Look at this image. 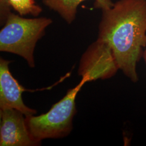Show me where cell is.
I'll return each mask as SVG.
<instances>
[{
	"instance_id": "5",
	"label": "cell",
	"mask_w": 146,
	"mask_h": 146,
	"mask_svg": "<svg viewBox=\"0 0 146 146\" xmlns=\"http://www.w3.org/2000/svg\"><path fill=\"white\" fill-rule=\"evenodd\" d=\"M0 146H37L29 134L26 116L15 109L0 110Z\"/></svg>"
},
{
	"instance_id": "3",
	"label": "cell",
	"mask_w": 146,
	"mask_h": 146,
	"mask_svg": "<svg viewBox=\"0 0 146 146\" xmlns=\"http://www.w3.org/2000/svg\"><path fill=\"white\" fill-rule=\"evenodd\" d=\"M86 83L82 78L75 87L69 89L62 99L53 104L46 113L26 116L27 128L34 141L41 143L44 139H61L71 133L73 118L77 113L76 96Z\"/></svg>"
},
{
	"instance_id": "7",
	"label": "cell",
	"mask_w": 146,
	"mask_h": 146,
	"mask_svg": "<svg viewBox=\"0 0 146 146\" xmlns=\"http://www.w3.org/2000/svg\"><path fill=\"white\" fill-rule=\"evenodd\" d=\"M87 0H43V3L50 9L55 11L68 23L75 19L78 5ZM95 5L102 11L108 9L114 5L111 0H94Z\"/></svg>"
},
{
	"instance_id": "1",
	"label": "cell",
	"mask_w": 146,
	"mask_h": 146,
	"mask_svg": "<svg viewBox=\"0 0 146 146\" xmlns=\"http://www.w3.org/2000/svg\"><path fill=\"white\" fill-rule=\"evenodd\" d=\"M98 40L110 46L125 76L137 82V65L146 47V0H119L103 10Z\"/></svg>"
},
{
	"instance_id": "6",
	"label": "cell",
	"mask_w": 146,
	"mask_h": 146,
	"mask_svg": "<svg viewBox=\"0 0 146 146\" xmlns=\"http://www.w3.org/2000/svg\"><path fill=\"white\" fill-rule=\"evenodd\" d=\"M11 61L0 58V110L15 109L25 116L35 115V110L24 104L22 94L26 90L14 78L9 68Z\"/></svg>"
},
{
	"instance_id": "4",
	"label": "cell",
	"mask_w": 146,
	"mask_h": 146,
	"mask_svg": "<svg viewBox=\"0 0 146 146\" xmlns=\"http://www.w3.org/2000/svg\"><path fill=\"white\" fill-rule=\"evenodd\" d=\"M119 70L113 52L106 43L96 40L81 58L78 74L86 83L113 77Z\"/></svg>"
},
{
	"instance_id": "8",
	"label": "cell",
	"mask_w": 146,
	"mask_h": 146,
	"mask_svg": "<svg viewBox=\"0 0 146 146\" xmlns=\"http://www.w3.org/2000/svg\"><path fill=\"white\" fill-rule=\"evenodd\" d=\"M13 8L20 15H31L37 16L42 12V8L35 3L34 0H0L1 22L5 23L7 16Z\"/></svg>"
},
{
	"instance_id": "2",
	"label": "cell",
	"mask_w": 146,
	"mask_h": 146,
	"mask_svg": "<svg viewBox=\"0 0 146 146\" xmlns=\"http://www.w3.org/2000/svg\"><path fill=\"white\" fill-rule=\"evenodd\" d=\"M51 19L42 17L26 19L10 13L0 31V51L13 53L25 58L34 68V52L37 42L52 23Z\"/></svg>"
},
{
	"instance_id": "9",
	"label": "cell",
	"mask_w": 146,
	"mask_h": 146,
	"mask_svg": "<svg viewBox=\"0 0 146 146\" xmlns=\"http://www.w3.org/2000/svg\"><path fill=\"white\" fill-rule=\"evenodd\" d=\"M142 58H143V60H144V61H145V63L146 66V49H145V50H144V52H143V55H142Z\"/></svg>"
}]
</instances>
